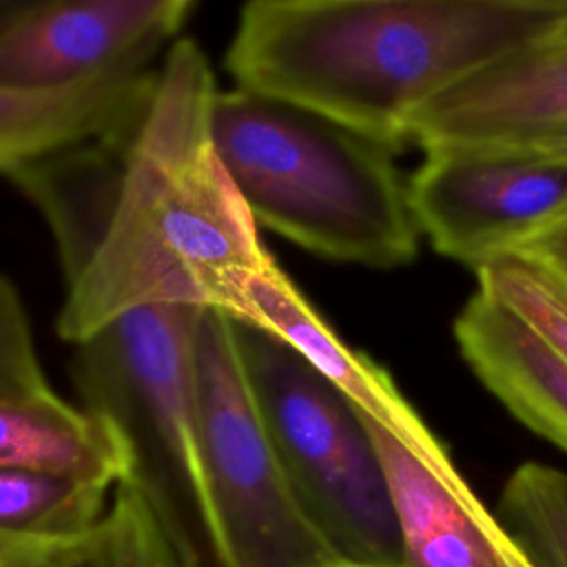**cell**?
<instances>
[{"label":"cell","instance_id":"1","mask_svg":"<svg viewBox=\"0 0 567 567\" xmlns=\"http://www.w3.org/2000/svg\"><path fill=\"white\" fill-rule=\"evenodd\" d=\"M565 20L567 0H252L224 69L396 151L425 102Z\"/></svg>","mask_w":567,"mask_h":567},{"label":"cell","instance_id":"2","mask_svg":"<svg viewBox=\"0 0 567 567\" xmlns=\"http://www.w3.org/2000/svg\"><path fill=\"white\" fill-rule=\"evenodd\" d=\"M217 89L204 49L177 38L124 153L109 221L89 257L64 272L62 341L75 346L144 306L215 308L228 275L272 259L213 146Z\"/></svg>","mask_w":567,"mask_h":567},{"label":"cell","instance_id":"3","mask_svg":"<svg viewBox=\"0 0 567 567\" xmlns=\"http://www.w3.org/2000/svg\"><path fill=\"white\" fill-rule=\"evenodd\" d=\"M210 135L257 228L341 264L416 259L421 233L392 146L239 86L217 89Z\"/></svg>","mask_w":567,"mask_h":567},{"label":"cell","instance_id":"4","mask_svg":"<svg viewBox=\"0 0 567 567\" xmlns=\"http://www.w3.org/2000/svg\"><path fill=\"white\" fill-rule=\"evenodd\" d=\"M235 337L255 410L310 518L352 565L396 567V518L361 412L272 334L235 321Z\"/></svg>","mask_w":567,"mask_h":567},{"label":"cell","instance_id":"5","mask_svg":"<svg viewBox=\"0 0 567 567\" xmlns=\"http://www.w3.org/2000/svg\"><path fill=\"white\" fill-rule=\"evenodd\" d=\"M204 310H128L78 341L69 361L80 408L126 447L128 481L195 529L202 501L197 328Z\"/></svg>","mask_w":567,"mask_h":567},{"label":"cell","instance_id":"6","mask_svg":"<svg viewBox=\"0 0 567 567\" xmlns=\"http://www.w3.org/2000/svg\"><path fill=\"white\" fill-rule=\"evenodd\" d=\"M202 501L197 532L221 567H357L297 498L255 410L235 321L206 308L197 328Z\"/></svg>","mask_w":567,"mask_h":567},{"label":"cell","instance_id":"7","mask_svg":"<svg viewBox=\"0 0 567 567\" xmlns=\"http://www.w3.org/2000/svg\"><path fill=\"white\" fill-rule=\"evenodd\" d=\"M432 248L470 268L567 215V157L525 151H430L408 179Z\"/></svg>","mask_w":567,"mask_h":567},{"label":"cell","instance_id":"8","mask_svg":"<svg viewBox=\"0 0 567 567\" xmlns=\"http://www.w3.org/2000/svg\"><path fill=\"white\" fill-rule=\"evenodd\" d=\"M195 7L193 0L0 2V86L53 91L151 69Z\"/></svg>","mask_w":567,"mask_h":567},{"label":"cell","instance_id":"9","mask_svg":"<svg viewBox=\"0 0 567 567\" xmlns=\"http://www.w3.org/2000/svg\"><path fill=\"white\" fill-rule=\"evenodd\" d=\"M363 421L396 518V567H538L474 494L447 450H414L368 416Z\"/></svg>","mask_w":567,"mask_h":567},{"label":"cell","instance_id":"10","mask_svg":"<svg viewBox=\"0 0 567 567\" xmlns=\"http://www.w3.org/2000/svg\"><path fill=\"white\" fill-rule=\"evenodd\" d=\"M215 308L286 343L363 416L390 430L405 445L421 452L447 450L401 394L390 372L368 354L352 350L275 259L228 275L219 286Z\"/></svg>","mask_w":567,"mask_h":567},{"label":"cell","instance_id":"11","mask_svg":"<svg viewBox=\"0 0 567 567\" xmlns=\"http://www.w3.org/2000/svg\"><path fill=\"white\" fill-rule=\"evenodd\" d=\"M157 66L111 73L53 91L0 86V177L89 144L126 146L146 117Z\"/></svg>","mask_w":567,"mask_h":567},{"label":"cell","instance_id":"12","mask_svg":"<svg viewBox=\"0 0 567 567\" xmlns=\"http://www.w3.org/2000/svg\"><path fill=\"white\" fill-rule=\"evenodd\" d=\"M454 341L485 390L567 454V363L478 290L454 319Z\"/></svg>","mask_w":567,"mask_h":567},{"label":"cell","instance_id":"13","mask_svg":"<svg viewBox=\"0 0 567 567\" xmlns=\"http://www.w3.org/2000/svg\"><path fill=\"white\" fill-rule=\"evenodd\" d=\"M0 467L38 470L117 487L131 458L109 425L80 405L47 399H0Z\"/></svg>","mask_w":567,"mask_h":567},{"label":"cell","instance_id":"14","mask_svg":"<svg viewBox=\"0 0 567 567\" xmlns=\"http://www.w3.org/2000/svg\"><path fill=\"white\" fill-rule=\"evenodd\" d=\"M89 567H199L188 525L133 481L113 492L91 534Z\"/></svg>","mask_w":567,"mask_h":567},{"label":"cell","instance_id":"15","mask_svg":"<svg viewBox=\"0 0 567 567\" xmlns=\"http://www.w3.org/2000/svg\"><path fill=\"white\" fill-rule=\"evenodd\" d=\"M117 487L38 472L0 467V532L35 538H71L93 532Z\"/></svg>","mask_w":567,"mask_h":567},{"label":"cell","instance_id":"16","mask_svg":"<svg viewBox=\"0 0 567 567\" xmlns=\"http://www.w3.org/2000/svg\"><path fill=\"white\" fill-rule=\"evenodd\" d=\"M478 292L529 328L567 363V272L529 250H505L483 261Z\"/></svg>","mask_w":567,"mask_h":567},{"label":"cell","instance_id":"17","mask_svg":"<svg viewBox=\"0 0 567 567\" xmlns=\"http://www.w3.org/2000/svg\"><path fill=\"white\" fill-rule=\"evenodd\" d=\"M501 523L538 567H567V474L545 463L518 465L498 498Z\"/></svg>","mask_w":567,"mask_h":567},{"label":"cell","instance_id":"18","mask_svg":"<svg viewBox=\"0 0 567 567\" xmlns=\"http://www.w3.org/2000/svg\"><path fill=\"white\" fill-rule=\"evenodd\" d=\"M58 394L38 359L27 308L18 288L0 272V399Z\"/></svg>","mask_w":567,"mask_h":567},{"label":"cell","instance_id":"19","mask_svg":"<svg viewBox=\"0 0 567 567\" xmlns=\"http://www.w3.org/2000/svg\"><path fill=\"white\" fill-rule=\"evenodd\" d=\"M91 534L35 538L0 532V567H89Z\"/></svg>","mask_w":567,"mask_h":567},{"label":"cell","instance_id":"20","mask_svg":"<svg viewBox=\"0 0 567 567\" xmlns=\"http://www.w3.org/2000/svg\"><path fill=\"white\" fill-rule=\"evenodd\" d=\"M512 248L529 250L534 255H540L547 261H551L554 266H558L563 272H567V221L549 226V228L532 235L529 239H525V241H520Z\"/></svg>","mask_w":567,"mask_h":567},{"label":"cell","instance_id":"21","mask_svg":"<svg viewBox=\"0 0 567 567\" xmlns=\"http://www.w3.org/2000/svg\"><path fill=\"white\" fill-rule=\"evenodd\" d=\"M554 40H560V42H567V20L563 22V27L558 29V33L554 35Z\"/></svg>","mask_w":567,"mask_h":567},{"label":"cell","instance_id":"22","mask_svg":"<svg viewBox=\"0 0 567 567\" xmlns=\"http://www.w3.org/2000/svg\"><path fill=\"white\" fill-rule=\"evenodd\" d=\"M563 221H567V215H565V217H563V219H558V221H556V224H563ZM556 224H554V226H556Z\"/></svg>","mask_w":567,"mask_h":567}]
</instances>
